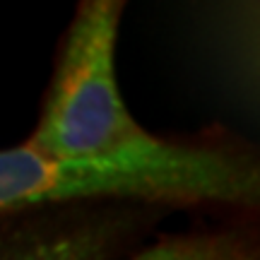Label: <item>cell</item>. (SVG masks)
Returning <instances> with one entry per match:
<instances>
[{"mask_svg":"<svg viewBox=\"0 0 260 260\" xmlns=\"http://www.w3.org/2000/svg\"><path fill=\"white\" fill-rule=\"evenodd\" d=\"M258 195V164L219 145L174 142L167 154L142 161L60 159L27 145L0 149V214L99 200L251 207Z\"/></svg>","mask_w":260,"mask_h":260,"instance_id":"obj_1","label":"cell"},{"mask_svg":"<svg viewBox=\"0 0 260 260\" xmlns=\"http://www.w3.org/2000/svg\"><path fill=\"white\" fill-rule=\"evenodd\" d=\"M121 15V0H87L77 8L27 147L92 161H142L171 149L174 142L147 133L123 102L116 77Z\"/></svg>","mask_w":260,"mask_h":260,"instance_id":"obj_2","label":"cell"},{"mask_svg":"<svg viewBox=\"0 0 260 260\" xmlns=\"http://www.w3.org/2000/svg\"><path fill=\"white\" fill-rule=\"evenodd\" d=\"M140 217L133 210H60L0 232V260H113L130 243Z\"/></svg>","mask_w":260,"mask_h":260,"instance_id":"obj_3","label":"cell"},{"mask_svg":"<svg viewBox=\"0 0 260 260\" xmlns=\"http://www.w3.org/2000/svg\"><path fill=\"white\" fill-rule=\"evenodd\" d=\"M130 260H258V251L246 234L190 232L161 239Z\"/></svg>","mask_w":260,"mask_h":260,"instance_id":"obj_4","label":"cell"}]
</instances>
